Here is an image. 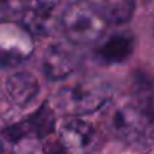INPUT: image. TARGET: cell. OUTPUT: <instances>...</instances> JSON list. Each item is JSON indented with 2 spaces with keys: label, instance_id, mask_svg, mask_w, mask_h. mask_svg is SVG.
Masks as SVG:
<instances>
[{
  "label": "cell",
  "instance_id": "cell-1",
  "mask_svg": "<svg viewBox=\"0 0 154 154\" xmlns=\"http://www.w3.org/2000/svg\"><path fill=\"white\" fill-rule=\"evenodd\" d=\"M109 23L95 2H75L68 5L60 15V27L74 45H88L100 41Z\"/></svg>",
  "mask_w": 154,
  "mask_h": 154
},
{
  "label": "cell",
  "instance_id": "cell-2",
  "mask_svg": "<svg viewBox=\"0 0 154 154\" xmlns=\"http://www.w3.org/2000/svg\"><path fill=\"white\" fill-rule=\"evenodd\" d=\"M112 89L97 79H85L62 88L56 95L57 107L68 116H79L100 109L109 98Z\"/></svg>",
  "mask_w": 154,
  "mask_h": 154
},
{
  "label": "cell",
  "instance_id": "cell-3",
  "mask_svg": "<svg viewBox=\"0 0 154 154\" xmlns=\"http://www.w3.org/2000/svg\"><path fill=\"white\" fill-rule=\"evenodd\" d=\"M35 50L33 33L20 23L0 21V68H14Z\"/></svg>",
  "mask_w": 154,
  "mask_h": 154
},
{
  "label": "cell",
  "instance_id": "cell-4",
  "mask_svg": "<svg viewBox=\"0 0 154 154\" xmlns=\"http://www.w3.org/2000/svg\"><path fill=\"white\" fill-rule=\"evenodd\" d=\"M116 133L130 142H142L154 137V116L134 98L119 106L113 116Z\"/></svg>",
  "mask_w": 154,
  "mask_h": 154
},
{
  "label": "cell",
  "instance_id": "cell-5",
  "mask_svg": "<svg viewBox=\"0 0 154 154\" xmlns=\"http://www.w3.org/2000/svg\"><path fill=\"white\" fill-rule=\"evenodd\" d=\"M80 59V53L74 48V44L54 42L44 53L42 68L48 79L63 80L79 68Z\"/></svg>",
  "mask_w": 154,
  "mask_h": 154
},
{
  "label": "cell",
  "instance_id": "cell-6",
  "mask_svg": "<svg viewBox=\"0 0 154 154\" xmlns=\"http://www.w3.org/2000/svg\"><path fill=\"white\" fill-rule=\"evenodd\" d=\"M134 48V36L130 32H119L110 35L97 48V59L104 65H115L125 62Z\"/></svg>",
  "mask_w": 154,
  "mask_h": 154
},
{
  "label": "cell",
  "instance_id": "cell-7",
  "mask_svg": "<svg viewBox=\"0 0 154 154\" xmlns=\"http://www.w3.org/2000/svg\"><path fill=\"white\" fill-rule=\"evenodd\" d=\"M94 137L92 125L79 119V118H71L65 121L60 127V143L65 149L75 152L82 151L85 146L89 145V142Z\"/></svg>",
  "mask_w": 154,
  "mask_h": 154
},
{
  "label": "cell",
  "instance_id": "cell-8",
  "mask_svg": "<svg viewBox=\"0 0 154 154\" xmlns=\"http://www.w3.org/2000/svg\"><path fill=\"white\" fill-rule=\"evenodd\" d=\"M6 92L12 103H15L17 106H26L38 95L39 85L36 77L30 72H15L8 77Z\"/></svg>",
  "mask_w": 154,
  "mask_h": 154
},
{
  "label": "cell",
  "instance_id": "cell-9",
  "mask_svg": "<svg viewBox=\"0 0 154 154\" xmlns=\"http://www.w3.org/2000/svg\"><path fill=\"white\" fill-rule=\"evenodd\" d=\"M101 14L104 15L106 21L109 24H122L127 23L134 11V5L131 2H124V0H116V2H95Z\"/></svg>",
  "mask_w": 154,
  "mask_h": 154
},
{
  "label": "cell",
  "instance_id": "cell-10",
  "mask_svg": "<svg viewBox=\"0 0 154 154\" xmlns=\"http://www.w3.org/2000/svg\"><path fill=\"white\" fill-rule=\"evenodd\" d=\"M12 154H41V151L38 145L33 142V139L29 137V139H20Z\"/></svg>",
  "mask_w": 154,
  "mask_h": 154
},
{
  "label": "cell",
  "instance_id": "cell-11",
  "mask_svg": "<svg viewBox=\"0 0 154 154\" xmlns=\"http://www.w3.org/2000/svg\"><path fill=\"white\" fill-rule=\"evenodd\" d=\"M0 154H3V149H2V143H0Z\"/></svg>",
  "mask_w": 154,
  "mask_h": 154
}]
</instances>
